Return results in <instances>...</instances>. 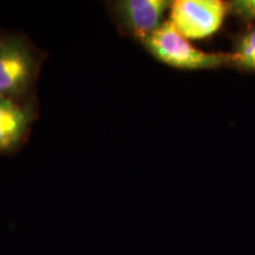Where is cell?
<instances>
[{
  "instance_id": "cell-1",
  "label": "cell",
  "mask_w": 255,
  "mask_h": 255,
  "mask_svg": "<svg viewBox=\"0 0 255 255\" xmlns=\"http://www.w3.org/2000/svg\"><path fill=\"white\" fill-rule=\"evenodd\" d=\"M141 43L161 63L180 70H212L232 65V53L205 52L191 45L189 40L165 20Z\"/></svg>"
},
{
  "instance_id": "cell-2",
  "label": "cell",
  "mask_w": 255,
  "mask_h": 255,
  "mask_svg": "<svg viewBox=\"0 0 255 255\" xmlns=\"http://www.w3.org/2000/svg\"><path fill=\"white\" fill-rule=\"evenodd\" d=\"M227 13L228 4L221 0H176L169 21L187 39H203L220 30Z\"/></svg>"
},
{
  "instance_id": "cell-7",
  "label": "cell",
  "mask_w": 255,
  "mask_h": 255,
  "mask_svg": "<svg viewBox=\"0 0 255 255\" xmlns=\"http://www.w3.org/2000/svg\"><path fill=\"white\" fill-rule=\"evenodd\" d=\"M228 13L251 23L255 20V0H235L229 2Z\"/></svg>"
},
{
  "instance_id": "cell-3",
  "label": "cell",
  "mask_w": 255,
  "mask_h": 255,
  "mask_svg": "<svg viewBox=\"0 0 255 255\" xmlns=\"http://www.w3.org/2000/svg\"><path fill=\"white\" fill-rule=\"evenodd\" d=\"M36 73L37 60L25 40L11 37L0 41V96L24 94L33 83Z\"/></svg>"
},
{
  "instance_id": "cell-5",
  "label": "cell",
  "mask_w": 255,
  "mask_h": 255,
  "mask_svg": "<svg viewBox=\"0 0 255 255\" xmlns=\"http://www.w3.org/2000/svg\"><path fill=\"white\" fill-rule=\"evenodd\" d=\"M31 121L28 108L0 96V152L12 150L23 141Z\"/></svg>"
},
{
  "instance_id": "cell-6",
  "label": "cell",
  "mask_w": 255,
  "mask_h": 255,
  "mask_svg": "<svg viewBox=\"0 0 255 255\" xmlns=\"http://www.w3.org/2000/svg\"><path fill=\"white\" fill-rule=\"evenodd\" d=\"M232 65L242 71L255 72V28L247 31L237 39L233 51Z\"/></svg>"
},
{
  "instance_id": "cell-4",
  "label": "cell",
  "mask_w": 255,
  "mask_h": 255,
  "mask_svg": "<svg viewBox=\"0 0 255 255\" xmlns=\"http://www.w3.org/2000/svg\"><path fill=\"white\" fill-rule=\"evenodd\" d=\"M170 6L168 0H122L114 8L121 26L142 41L164 23V13Z\"/></svg>"
}]
</instances>
